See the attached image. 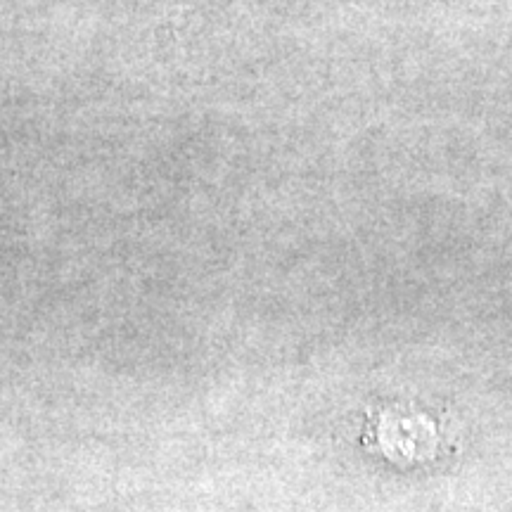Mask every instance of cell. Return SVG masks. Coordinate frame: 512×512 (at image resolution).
Segmentation results:
<instances>
[{
  "instance_id": "obj_1",
  "label": "cell",
  "mask_w": 512,
  "mask_h": 512,
  "mask_svg": "<svg viewBox=\"0 0 512 512\" xmlns=\"http://www.w3.org/2000/svg\"><path fill=\"white\" fill-rule=\"evenodd\" d=\"M228 3H230V0H188L190 10L202 12V15H214V12L226 8Z\"/></svg>"
}]
</instances>
